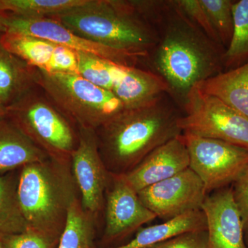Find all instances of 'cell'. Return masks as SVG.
Segmentation results:
<instances>
[{
	"instance_id": "10",
	"label": "cell",
	"mask_w": 248,
	"mask_h": 248,
	"mask_svg": "<svg viewBox=\"0 0 248 248\" xmlns=\"http://www.w3.org/2000/svg\"><path fill=\"white\" fill-rule=\"evenodd\" d=\"M208 195L203 182L190 168L138 192L145 206L164 221L202 210Z\"/></svg>"
},
{
	"instance_id": "21",
	"label": "cell",
	"mask_w": 248,
	"mask_h": 248,
	"mask_svg": "<svg viewBox=\"0 0 248 248\" xmlns=\"http://www.w3.org/2000/svg\"><path fill=\"white\" fill-rule=\"evenodd\" d=\"M19 170L0 174V241L29 229L17 199Z\"/></svg>"
},
{
	"instance_id": "29",
	"label": "cell",
	"mask_w": 248,
	"mask_h": 248,
	"mask_svg": "<svg viewBox=\"0 0 248 248\" xmlns=\"http://www.w3.org/2000/svg\"><path fill=\"white\" fill-rule=\"evenodd\" d=\"M235 203L239 209L244 227L245 237L248 241V166L232 186Z\"/></svg>"
},
{
	"instance_id": "9",
	"label": "cell",
	"mask_w": 248,
	"mask_h": 248,
	"mask_svg": "<svg viewBox=\"0 0 248 248\" xmlns=\"http://www.w3.org/2000/svg\"><path fill=\"white\" fill-rule=\"evenodd\" d=\"M105 224L102 243L110 244L138 232L156 215L142 203L124 174L110 172L104 202Z\"/></svg>"
},
{
	"instance_id": "15",
	"label": "cell",
	"mask_w": 248,
	"mask_h": 248,
	"mask_svg": "<svg viewBox=\"0 0 248 248\" xmlns=\"http://www.w3.org/2000/svg\"><path fill=\"white\" fill-rule=\"evenodd\" d=\"M182 135L158 147L133 170L124 174L137 192L188 169L190 158Z\"/></svg>"
},
{
	"instance_id": "1",
	"label": "cell",
	"mask_w": 248,
	"mask_h": 248,
	"mask_svg": "<svg viewBox=\"0 0 248 248\" xmlns=\"http://www.w3.org/2000/svg\"><path fill=\"white\" fill-rule=\"evenodd\" d=\"M156 26L159 40L141 67L166 83L169 95L182 109L194 86L225 71L226 48L194 24L176 0H162Z\"/></svg>"
},
{
	"instance_id": "8",
	"label": "cell",
	"mask_w": 248,
	"mask_h": 248,
	"mask_svg": "<svg viewBox=\"0 0 248 248\" xmlns=\"http://www.w3.org/2000/svg\"><path fill=\"white\" fill-rule=\"evenodd\" d=\"M182 138L189 168L200 178L208 194L232 185L248 166V150L226 142L187 133Z\"/></svg>"
},
{
	"instance_id": "17",
	"label": "cell",
	"mask_w": 248,
	"mask_h": 248,
	"mask_svg": "<svg viewBox=\"0 0 248 248\" xmlns=\"http://www.w3.org/2000/svg\"><path fill=\"white\" fill-rule=\"evenodd\" d=\"M49 156L7 116L0 120V174L19 170Z\"/></svg>"
},
{
	"instance_id": "23",
	"label": "cell",
	"mask_w": 248,
	"mask_h": 248,
	"mask_svg": "<svg viewBox=\"0 0 248 248\" xmlns=\"http://www.w3.org/2000/svg\"><path fill=\"white\" fill-rule=\"evenodd\" d=\"M233 17L232 37L223 55L225 71L248 62V0L234 1Z\"/></svg>"
},
{
	"instance_id": "26",
	"label": "cell",
	"mask_w": 248,
	"mask_h": 248,
	"mask_svg": "<svg viewBox=\"0 0 248 248\" xmlns=\"http://www.w3.org/2000/svg\"><path fill=\"white\" fill-rule=\"evenodd\" d=\"M1 241L5 248H58L60 237L29 228L24 232L7 236Z\"/></svg>"
},
{
	"instance_id": "14",
	"label": "cell",
	"mask_w": 248,
	"mask_h": 248,
	"mask_svg": "<svg viewBox=\"0 0 248 248\" xmlns=\"http://www.w3.org/2000/svg\"><path fill=\"white\" fill-rule=\"evenodd\" d=\"M0 44L6 50L36 69L48 73L79 75L77 52L33 36L6 32Z\"/></svg>"
},
{
	"instance_id": "19",
	"label": "cell",
	"mask_w": 248,
	"mask_h": 248,
	"mask_svg": "<svg viewBox=\"0 0 248 248\" xmlns=\"http://www.w3.org/2000/svg\"><path fill=\"white\" fill-rule=\"evenodd\" d=\"M206 219L202 210H195L168 220L160 224L141 228L131 241L117 247L95 248H148L174 236L206 230Z\"/></svg>"
},
{
	"instance_id": "3",
	"label": "cell",
	"mask_w": 248,
	"mask_h": 248,
	"mask_svg": "<svg viewBox=\"0 0 248 248\" xmlns=\"http://www.w3.org/2000/svg\"><path fill=\"white\" fill-rule=\"evenodd\" d=\"M76 35L143 61L159 40L156 16L146 0H86L49 17Z\"/></svg>"
},
{
	"instance_id": "13",
	"label": "cell",
	"mask_w": 248,
	"mask_h": 248,
	"mask_svg": "<svg viewBox=\"0 0 248 248\" xmlns=\"http://www.w3.org/2000/svg\"><path fill=\"white\" fill-rule=\"evenodd\" d=\"M202 210L206 219L208 248H248L232 186L208 194Z\"/></svg>"
},
{
	"instance_id": "30",
	"label": "cell",
	"mask_w": 248,
	"mask_h": 248,
	"mask_svg": "<svg viewBox=\"0 0 248 248\" xmlns=\"http://www.w3.org/2000/svg\"><path fill=\"white\" fill-rule=\"evenodd\" d=\"M8 116V110L5 108L0 105V120Z\"/></svg>"
},
{
	"instance_id": "25",
	"label": "cell",
	"mask_w": 248,
	"mask_h": 248,
	"mask_svg": "<svg viewBox=\"0 0 248 248\" xmlns=\"http://www.w3.org/2000/svg\"><path fill=\"white\" fill-rule=\"evenodd\" d=\"M212 25L216 31L221 45L228 48L234 29L232 0H200Z\"/></svg>"
},
{
	"instance_id": "4",
	"label": "cell",
	"mask_w": 248,
	"mask_h": 248,
	"mask_svg": "<svg viewBox=\"0 0 248 248\" xmlns=\"http://www.w3.org/2000/svg\"><path fill=\"white\" fill-rule=\"evenodd\" d=\"M80 194L71 161L48 158L19 170L17 199L31 229L60 237Z\"/></svg>"
},
{
	"instance_id": "18",
	"label": "cell",
	"mask_w": 248,
	"mask_h": 248,
	"mask_svg": "<svg viewBox=\"0 0 248 248\" xmlns=\"http://www.w3.org/2000/svg\"><path fill=\"white\" fill-rule=\"evenodd\" d=\"M38 70L9 53L0 44V105L12 107L38 86Z\"/></svg>"
},
{
	"instance_id": "27",
	"label": "cell",
	"mask_w": 248,
	"mask_h": 248,
	"mask_svg": "<svg viewBox=\"0 0 248 248\" xmlns=\"http://www.w3.org/2000/svg\"><path fill=\"white\" fill-rule=\"evenodd\" d=\"M176 1L184 14L194 24L200 28L209 38L223 46L216 31L212 25L208 14L201 4L200 0H176Z\"/></svg>"
},
{
	"instance_id": "6",
	"label": "cell",
	"mask_w": 248,
	"mask_h": 248,
	"mask_svg": "<svg viewBox=\"0 0 248 248\" xmlns=\"http://www.w3.org/2000/svg\"><path fill=\"white\" fill-rule=\"evenodd\" d=\"M37 84L78 127L95 130L125 108L115 94L78 74L38 70Z\"/></svg>"
},
{
	"instance_id": "2",
	"label": "cell",
	"mask_w": 248,
	"mask_h": 248,
	"mask_svg": "<svg viewBox=\"0 0 248 248\" xmlns=\"http://www.w3.org/2000/svg\"><path fill=\"white\" fill-rule=\"evenodd\" d=\"M181 107L168 93L133 108L96 129L98 149L109 172L124 174L158 147L182 135Z\"/></svg>"
},
{
	"instance_id": "20",
	"label": "cell",
	"mask_w": 248,
	"mask_h": 248,
	"mask_svg": "<svg viewBox=\"0 0 248 248\" xmlns=\"http://www.w3.org/2000/svg\"><path fill=\"white\" fill-rule=\"evenodd\" d=\"M196 86L203 92L221 99L248 118V62Z\"/></svg>"
},
{
	"instance_id": "24",
	"label": "cell",
	"mask_w": 248,
	"mask_h": 248,
	"mask_svg": "<svg viewBox=\"0 0 248 248\" xmlns=\"http://www.w3.org/2000/svg\"><path fill=\"white\" fill-rule=\"evenodd\" d=\"M86 0H0V13L19 17H49L84 4Z\"/></svg>"
},
{
	"instance_id": "32",
	"label": "cell",
	"mask_w": 248,
	"mask_h": 248,
	"mask_svg": "<svg viewBox=\"0 0 248 248\" xmlns=\"http://www.w3.org/2000/svg\"></svg>"
},
{
	"instance_id": "11",
	"label": "cell",
	"mask_w": 248,
	"mask_h": 248,
	"mask_svg": "<svg viewBox=\"0 0 248 248\" xmlns=\"http://www.w3.org/2000/svg\"><path fill=\"white\" fill-rule=\"evenodd\" d=\"M6 32L39 37L71 48L128 66H141V60L135 55L109 48L76 35L53 18H30L4 14Z\"/></svg>"
},
{
	"instance_id": "5",
	"label": "cell",
	"mask_w": 248,
	"mask_h": 248,
	"mask_svg": "<svg viewBox=\"0 0 248 248\" xmlns=\"http://www.w3.org/2000/svg\"><path fill=\"white\" fill-rule=\"evenodd\" d=\"M8 116L49 157L71 161L79 144L78 127L40 86L8 108Z\"/></svg>"
},
{
	"instance_id": "31",
	"label": "cell",
	"mask_w": 248,
	"mask_h": 248,
	"mask_svg": "<svg viewBox=\"0 0 248 248\" xmlns=\"http://www.w3.org/2000/svg\"><path fill=\"white\" fill-rule=\"evenodd\" d=\"M0 248H5L4 245L1 243V241H0Z\"/></svg>"
},
{
	"instance_id": "12",
	"label": "cell",
	"mask_w": 248,
	"mask_h": 248,
	"mask_svg": "<svg viewBox=\"0 0 248 248\" xmlns=\"http://www.w3.org/2000/svg\"><path fill=\"white\" fill-rule=\"evenodd\" d=\"M79 144L71 156V167L83 208L97 218L104 210L110 172L98 149L94 130L78 127Z\"/></svg>"
},
{
	"instance_id": "28",
	"label": "cell",
	"mask_w": 248,
	"mask_h": 248,
	"mask_svg": "<svg viewBox=\"0 0 248 248\" xmlns=\"http://www.w3.org/2000/svg\"><path fill=\"white\" fill-rule=\"evenodd\" d=\"M148 248H208L205 231L187 232Z\"/></svg>"
},
{
	"instance_id": "16",
	"label": "cell",
	"mask_w": 248,
	"mask_h": 248,
	"mask_svg": "<svg viewBox=\"0 0 248 248\" xmlns=\"http://www.w3.org/2000/svg\"><path fill=\"white\" fill-rule=\"evenodd\" d=\"M110 92L123 103L125 108L138 107L168 93L166 83L154 73L139 66L112 63L111 65Z\"/></svg>"
},
{
	"instance_id": "7",
	"label": "cell",
	"mask_w": 248,
	"mask_h": 248,
	"mask_svg": "<svg viewBox=\"0 0 248 248\" xmlns=\"http://www.w3.org/2000/svg\"><path fill=\"white\" fill-rule=\"evenodd\" d=\"M179 125L187 133L248 150V118L221 99L194 86L187 94Z\"/></svg>"
},
{
	"instance_id": "22",
	"label": "cell",
	"mask_w": 248,
	"mask_h": 248,
	"mask_svg": "<svg viewBox=\"0 0 248 248\" xmlns=\"http://www.w3.org/2000/svg\"><path fill=\"white\" fill-rule=\"evenodd\" d=\"M96 221L97 218L83 208L80 198L76 199L68 210L58 248H95Z\"/></svg>"
}]
</instances>
